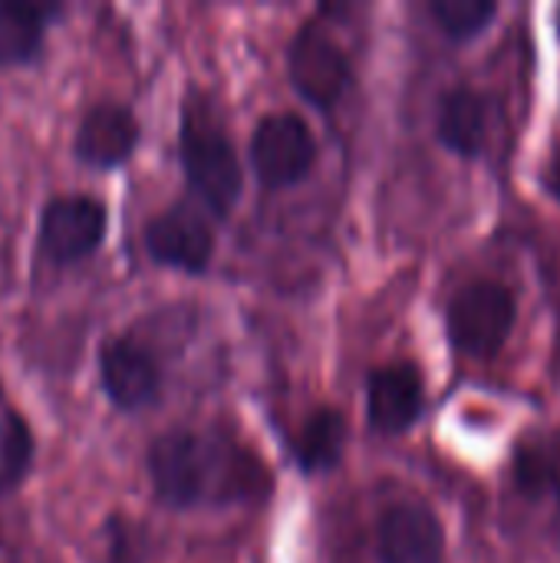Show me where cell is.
Returning <instances> with one entry per match:
<instances>
[{"mask_svg": "<svg viewBox=\"0 0 560 563\" xmlns=\"http://www.w3.org/2000/svg\"><path fill=\"white\" fill-rule=\"evenodd\" d=\"M149 475L162 505L195 508L215 495L221 498L264 495L271 472H264L241 449H228L188 429H172L152 442Z\"/></svg>", "mask_w": 560, "mask_h": 563, "instance_id": "6da1fadb", "label": "cell"}, {"mask_svg": "<svg viewBox=\"0 0 560 563\" xmlns=\"http://www.w3.org/2000/svg\"><path fill=\"white\" fill-rule=\"evenodd\" d=\"M541 181H545V188L554 195L560 201V152L548 162V168H545V175H541Z\"/></svg>", "mask_w": 560, "mask_h": 563, "instance_id": "d6986e66", "label": "cell"}, {"mask_svg": "<svg viewBox=\"0 0 560 563\" xmlns=\"http://www.w3.org/2000/svg\"><path fill=\"white\" fill-rule=\"evenodd\" d=\"M112 563H139V548H135V534L125 525H112Z\"/></svg>", "mask_w": 560, "mask_h": 563, "instance_id": "ac0fdd59", "label": "cell"}, {"mask_svg": "<svg viewBox=\"0 0 560 563\" xmlns=\"http://www.w3.org/2000/svg\"><path fill=\"white\" fill-rule=\"evenodd\" d=\"M343 449H347V422L337 409H314L300 432H297V442H294V452H297V462L307 468V472H327L333 468L340 459H343Z\"/></svg>", "mask_w": 560, "mask_h": 563, "instance_id": "5bb4252c", "label": "cell"}, {"mask_svg": "<svg viewBox=\"0 0 560 563\" xmlns=\"http://www.w3.org/2000/svg\"><path fill=\"white\" fill-rule=\"evenodd\" d=\"M294 89L317 109H330L350 86V59L323 23L310 20L297 30L287 49Z\"/></svg>", "mask_w": 560, "mask_h": 563, "instance_id": "5b68a950", "label": "cell"}, {"mask_svg": "<svg viewBox=\"0 0 560 563\" xmlns=\"http://www.w3.org/2000/svg\"><path fill=\"white\" fill-rule=\"evenodd\" d=\"M317 139L297 112L264 115L251 135V165L267 188H287L310 175Z\"/></svg>", "mask_w": 560, "mask_h": 563, "instance_id": "277c9868", "label": "cell"}, {"mask_svg": "<svg viewBox=\"0 0 560 563\" xmlns=\"http://www.w3.org/2000/svg\"><path fill=\"white\" fill-rule=\"evenodd\" d=\"M33 432L20 412H7L0 419V492H13L33 468Z\"/></svg>", "mask_w": 560, "mask_h": 563, "instance_id": "9a60e30c", "label": "cell"}, {"mask_svg": "<svg viewBox=\"0 0 560 563\" xmlns=\"http://www.w3.org/2000/svg\"><path fill=\"white\" fill-rule=\"evenodd\" d=\"M426 406L422 373L413 363L380 366L366 383V419L383 435L413 429Z\"/></svg>", "mask_w": 560, "mask_h": 563, "instance_id": "30bf717a", "label": "cell"}, {"mask_svg": "<svg viewBox=\"0 0 560 563\" xmlns=\"http://www.w3.org/2000/svg\"><path fill=\"white\" fill-rule=\"evenodd\" d=\"M139 145V119L116 102L92 106L76 129V158L92 168L122 165Z\"/></svg>", "mask_w": 560, "mask_h": 563, "instance_id": "8fae6325", "label": "cell"}, {"mask_svg": "<svg viewBox=\"0 0 560 563\" xmlns=\"http://www.w3.org/2000/svg\"><path fill=\"white\" fill-rule=\"evenodd\" d=\"M99 376L106 396L125 412L152 406L162 389V369L155 356L129 336H112L102 343Z\"/></svg>", "mask_w": 560, "mask_h": 563, "instance_id": "9c48e42d", "label": "cell"}, {"mask_svg": "<svg viewBox=\"0 0 560 563\" xmlns=\"http://www.w3.org/2000/svg\"><path fill=\"white\" fill-rule=\"evenodd\" d=\"M515 485L528 498H541L558 492L560 485V452L548 442L538 445H521L515 452Z\"/></svg>", "mask_w": 560, "mask_h": 563, "instance_id": "e0dca14e", "label": "cell"}, {"mask_svg": "<svg viewBox=\"0 0 560 563\" xmlns=\"http://www.w3.org/2000/svg\"><path fill=\"white\" fill-rule=\"evenodd\" d=\"M376 558L380 563H442L446 528L429 505L399 501L376 525Z\"/></svg>", "mask_w": 560, "mask_h": 563, "instance_id": "52a82bcc", "label": "cell"}, {"mask_svg": "<svg viewBox=\"0 0 560 563\" xmlns=\"http://www.w3.org/2000/svg\"><path fill=\"white\" fill-rule=\"evenodd\" d=\"M145 251L162 267L201 274L215 254V231L191 205H172L145 224Z\"/></svg>", "mask_w": 560, "mask_h": 563, "instance_id": "ba28073f", "label": "cell"}, {"mask_svg": "<svg viewBox=\"0 0 560 563\" xmlns=\"http://www.w3.org/2000/svg\"><path fill=\"white\" fill-rule=\"evenodd\" d=\"M59 3L0 0V66H23L40 56L46 23L59 16Z\"/></svg>", "mask_w": 560, "mask_h": 563, "instance_id": "4fadbf2b", "label": "cell"}, {"mask_svg": "<svg viewBox=\"0 0 560 563\" xmlns=\"http://www.w3.org/2000/svg\"><path fill=\"white\" fill-rule=\"evenodd\" d=\"M515 317H518V307H515L512 290L492 280H479L452 297L449 313H446V330H449L452 346L462 356L488 360L512 336Z\"/></svg>", "mask_w": 560, "mask_h": 563, "instance_id": "7a4b0ae2", "label": "cell"}, {"mask_svg": "<svg viewBox=\"0 0 560 563\" xmlns=\"http://www.w3.org/2000/svg\"><path fill=\"white\" fill-rule=\"evenodd\" d=\"M436 135L449 152L462 158L482 155L485 139H488V99L465 86L446 92L439 102Z\"/></svg>", "mask_w": 560, "mask_h": 563, "instance_id": "7c38bea8", "label": "cell"}, {"mask_svg": "<svg viewBox=\"0 0 560 563\" xmlns=\"http://www.w3.org/2000/svg\"><path fill=\"white\" fill-rule=\"evenodd\" d=\"M178 152H182V168L191 188L205 198V205L215 214L224 218L244 191V172H241V158L234 145L215 125H205L195 115H185Z\"/></svg>", "mask_w": 560, "mask_h": 563, "instance_id": "3957f363", "label": "cell"}, {"mask_svg": "<svg viewBox=\"0 0 560 563\" xmlns=\"http://www.w3.org/2000/svg\"><path fill=\"white\" fill-rule=\"evenodd\" d=\"M106 205L92 195H56L40 214V254L50 264H76L106 238Z\"/></svg>", "mask_w": 560, "mask_h": 563, "instance_id": "8992f818", "label": "cell"}, {"mask_svg": "<svg viewBox=\"0 0 560 563\" xmlns=\"http://www.w3.org/2000/svg\"><path fill=\"white\" fill-rule=\"evenodd\" d=\"M429 13L449 40L465 43L488 30V23L498 16V3L495 0H432Z\"/></svg>", "mask_w": 560, "mask_h": 563, "instance_id": "2e32d148", "label": "cell"}]
</instances>
